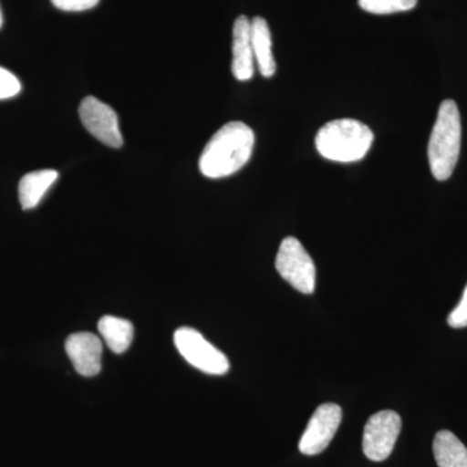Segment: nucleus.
<instances>
[{
  "mask_svg": "<svg viewBox=\"0 0 467 467\" xmlns=\"http://www.w3.org/2000/svg\"><path fill=\"white\" fill-rule=\"evenodd\" d=\"M254 133L244 122L233 121L214 133L202 150L199 168L208 178L229 177L241 171L252 156Z\"/></svg>",
  "mask_w": 467,
  "mask_h": 467,
  "instance_id": "1",
  "label": "nucleus"
},
{
  "mask_svg": "<svg viewBox=\"0 0 467 467\" xmlns=\"http://www.w3.org/2000/svg\"><path fill=\"white\" fill-rule=\"evenodd\" d=\"M374 134L358 119H342L319 129L316 147L322 158L337 162L359 161L373 144Z\"/></svg>",
  "mask_w": 467,
  "mask_h": 467,
  "instance_id": "2",
  "label": "nucleus"
},
{
  "mask_svg": "<svg viewBox=\"0 0 467 467\" xmlns=\"http://www.w3.org/2000/svg\"><path fill=\"white\" fill-rule=\"evenodd\" d=\"M461 116L453 100H444L429 140V162L431 173L438 181L451 178L456 168L461 150Z\"/></svg>",
  "mask_w": 467,
  "mask_h": 467,
  "instance_id": "3",
  "label": "nucleus"
},
{
  "mask_svg": "<svg viewBox=\"0 0 467 467\" xmlns=\"http://www.w3.org/2000/svg\"><path fill=\"white\" fill-rule=\"evenodd\" d=\"M278 275L301 294H313L316 288L315 261L294 236H287L279 245L275 257Z\"/></svg>",
  "mask_w": 467,
  "mask_h": 467,
  "instance_id": "4",
  "label": "nucleus"
},
{
  "mask_svg": "<svg viewBox=\"0 0 467 467\" xmlns=\"http://www.w3.org/2000/svg\"><path fill=\"white\" fill-rule=\"evenodd\" d=\"M174 344L181 356L202 373L223 376L229 371V358L199 331L192 327L178 328L174 333Z\"/></svg>",
  "mask_w": 467,
  "mask_h": 467,
  "instance_id": "5",
  "label": "nucleus"
},
{
  "mask_svg": "<svg viewBox=\"0 0 467 467\" xmlns=\"http://www.w3.org/2000/svg\"><path fill=\"white\" fill-rule=\"evenodd\" d=\"M400 431L401 418L396 411L382 410L368 418L362 438L365 456L376 462L389 459Z\"/></svg>",
  "mask_w": 467,
  "mask_h": 467,
  "instance_id": "6",
  "label": "nucleus"
},
{
  "mask_svg": "<svg viewBox=\"0 0 467 467\" xmlns=\"http://www.w3.org/2000/svg\"><path fill=\"white\" fill-rule=\"evenodd\" d=\"M79 119L86 130L99 142L112 149H119L124 143L119 130V117L109 104L94 97L85 98L79 104Z\"/></svg>",
  "mask_w": 467,
  "mask_h": 467,
  "instance_id": "7",
  "label": "nucleus"
},
{
  "mask_svg": "<svg viewBox=\"0 0 467 467\" xmlns=\"http://www.w3.org/2000/svg\"><path fill=\"white\" fill-rule=\"evenodd\" d=\"M343 411L339 405L328 402L319 405L309 420L306 431L301 435L299 450L306 456L322 453L333 441L340 422Z\"/></svg>",
  "mask_w": 467,
  "mask_h": 467,
  "instance_id": "8",
  "label": "nucleus"
},
{
  "mask_svg": "<svg viewBox=\"0 0 467 467\" xmlns=\"http://www.w3.org/2000/svg\"><path fill=\"white\" fill-rule=\"evenodd\" d=\"M66 352L79 376L95 377L100 373L103 343L97 335L92 333L70 335L66 342Z\"/></svg>",
  "mask_w": 467,
  "mask_h": 467,
  "instance_id": "9",
  "label": "nucleus"
},
{
  "mask_svg": "<svg viewBox=\"0 0 467 467\" xmlns=\"http://www.w3.org/2000/svg\"><path fill=\"white\" fill-rule=\"evenodd\" d=\"M232 72L238 81H248L254 77V57L251 42V20L239 16L233 27Z\"/></svg>",
  "mask_w": 467,
  "mask_h": 467,
  "instance_id": "10",
  "label": "nucleus"
},
{
  "mask_svg": "<svg viewBox=\"0 0 467 467\" xmlns=\"http://www.w3.org/2000/svg\"><path fill=\"white\" fill-rule=\"evenodd\" d=\"M251 42L254 63L259 67L261 76L265 78L275 76L276 64L273 57L272 33L265 18L257 16L251 20Z\"/></svg>",
  "mask_w": 467,
  "mask_h": 467,
  "instance_id": "11",
  "label": "nucleus"
},
{
  "mask_svg": "<svg viewBox=\"0 0 467 467\" xmlns=\"http://www.w3.org/2000/svg\"><path fill=\"white\" fill-rule=\"evenodd\" d=\"M58 173L52 169L32 171L24 175L18 184V198L23 209H33L41 202L43 196L57 182Z\"/></svg>",
  "mask_w": 467,
  "mask_h": 467,
  "instance_id": "12",
  "label": "nucleus"
},
{
  "mask_svg": "<svg viewBox=\"0 0 467 467\" xmlns=\"http://www.w3.org/2000/svg\"><path fill=\"white\" fill-rule=\"evenodd\" d=\"M432 450L439 467H467V448L453 432L439 431Z\"/></svg>",
  "mask_w": 467,
  "mask_h": 467,
  "instance_id": "13",
  "label": "nucleus"
},
{
  "mask_svg": "<svg viewBox=\"0 0 467 467\" xmlns=\"http://www.w3.org/2000/svg\"><path fill=\"white\" fill-rule=\"evenodd\" d=\"M98 330L109 348L117 355L126 352L134 337V326L124 318L106 316L98 324Z\"/></svg>",
  "mask_w": 467,
  "mask_h": 467,
  "instance_id": "14",
  "label": "nucleus"
},
{
  "mask_svg": "<svg viewBox=\"0 0 467 467\" xmlns=\"http://www.w3.org/2000/svg\"><path fill=\"white\" fill-rule=\"evenodd\" d=\"M418 0H358L359 7L368 14L392 15L410 11Z\"/></svg>",
  "mask_w": 467,
  "mask_h": 467,
  "instance_id": "15",
  "label": "nucleus"
},
{
  "mask_svg": "<svg viewBox=\"0 0 467 467\" xmlns=\"http://www.w3.org/2000/svg\"><path fill=\"white\" fill-rule=\"evenodd\" d=\"M20 91L21 84L17 77L0 67V100L16 97Z\"/></svg>",
  "mask_w": 467,
  "mask_h": 467,
  "instance_id": "16",
  "label": "nucleus"
},
{
  "mask_svg": "<svg viewBox=\"0 0 467 467\" xmlns=\"http://www.w3.org/2000/svg\"><path fill=\"white\" fill-rule=\"evenodd\" d=\"M52 5L57 9L66 12L88 11L97 7L99 0H51Z\"/></svg>",
  "mask_w": 467,
  "mask_h": 467,
  "instance_id": "17",
  "label": "nucleus"
},
{
  "mask_svg": "<svg viewBox=\"0 0 467 467\" xmlns=\"http://www.w3.org/2000/svg\"><path fill=\"white\" fill-rule=\"evenodd\" d=\"M448 325L453 328L467 327V285L459 306L451 310L450 317H448Z\"/></svg>",
  "mask_w": 467,
  "mask_h": 467,
  "instance_id": "18",
  "label": "nucleus"
},
{
  "mask_svg": "<svg viewBox=\"0 0 467 467\" xmlns=\"http://www.w3.org/2000/svg\"><path fill=\"white\" fill-rule=\"evenodd\" d=\"M3 26V15H2V9H0V27Z\"/></svg>",
  "mask_w": 467,
  "mask_h": 467,
  "instance_id": "19",
  "label": "nucleus"
}]
</instances>
